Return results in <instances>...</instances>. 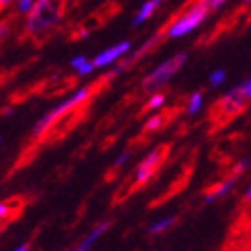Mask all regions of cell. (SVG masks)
Returning a JSON list of instances; mask_svg holds the SVG:
<instances>
[{
    "mask_svg": "<svg viewBox=\"0 0 251 251\" xmlns=\"http://www.w3.org/2000/svg\"><path fill=\"white\" fill-rule=\"evenodd\" d=\"M63 16L61 0H36L32 11L27 15L25 29L31 34L49 31L54 25H58Z\"/></svg>",
    "mask_w": 251,
    "mask_h": 251,
    "instance_id": "cell-1",
    "label": "cell"
},
{
    "mask_svg": "<svg viewBox=\"0 0 251 251\" xmlns=\"http://www.w3.org/2000/svg\"><path fill=\"white\" fill-rule=\"evenodd\" d=\"M187 61V54L185 52H178L176 56L169 58L167 61H163L162 65H158L154 70H152L142 83V88L146 92H154L160 86L167 83L169 79H173L176 74L179 72V68L183 67V63Z\"/></svg>",
    "mask_w": 251,
    "mask_h": 251,
    "instance_id": "cell-2",
    "label": "cell"
},
{
    "mask_svg": "<svg viewBox=\"0 0 251 251\" xmlns=\"http://www.w3.org/2000/svg\"><path fill=\"white\" fill-rule=\"evenodd\" d=\"M206 16H208V11L204 9L203 5H201V4L194 5L192 9L187 11V13H185L183 16H179L178 20H176L173 24V25L169 27L167 36L169 38L185 36V34H188V32H192L194 29H196V27L201 25Z\"/></svg>",
    "mask_w": 251,
    "mask_h": 251,
    "instance_id": "cell-3",
    "label": "cell"
},
{
    "mask_svg": "<svg viewBox=\"0 0 251 251\" xmlns=\"http://www.w3.org/2000/svg\"><path fill=\"white\" fill-rule=\"evenodd\" d=\"M90 95V88H81V90H77L75 94L70 97V99H67V100H63L61 104L58 106V108H54L50 113H47V115L43 117L42 121L38 122L36 124V127L32 129V136H40L42 133H45V131L52 126V122L58 119V117H61V115H65L67 111H70L74 108V106H77V104H81L86 97Z\"/></svg>",
    "mask_w": 251,
    "mask_h": 251,
    "instance_id": "cell-4",
    "label": "cell"
},
{
    "mask_svg": "<svg viewBox=\"0 0 251 251\" xmlns=\"http://www.w3.org/2000/svg\"><path fill=\"white\" fill-rule=\"evenodd\" d=\"M162 158H163V147H158V149L149 152V154L142 160L138 169H136V183H146L147 179L154 174L156 167L160 165V162H162Z\"/></svg>",
    "mask_w": 251,
    "mask_h": 251,
    "instance_id": "cell-5",
    "label": "cell"
},
{
    "mask_svg": "<svg viewBox=\"0 0 251 251\" xmlns=\"http://www.w3.org/2000/svg\"><path fill=\"white\" fill-rule=\"evenodd\" d=\"M129 49H131V42L117 43L113 47L106 49V50H102L100 54H97L92 63H94L95 68H104V67H108V65H111V63H115L117 59H121L122 56H126V54L129 52Z\"/></svg>",
    "mask_w": 251,
    "mask_h": 251,
    "instance_id": "cell-6",
    "label": "cell"
},
{
    "mask_svg": "<svg viewBox=\"0 0 251 251\" xmlns=\"http://www.w3.org/2000/svg\"><path fill=\"white\" fill-rule=\"evenodd\" d=\"M248 97L246 95V90H244V84L241 86H235V88H231L228 94L225 95V99H223V111L226 113H239V111L246 106L248 102Z\"/></svg>",
    "mask_w": 251,
    "mask_h": 251,
    "instance_id": "cell-7",
    "label": "cell"
},
{
    "mask_svg": "<svg viewBox=\"0 0 251 251\" xmlns=\"http://www.w3.org/2000/svg\"><path fill=\"white\" fill-rule=\"evenodd\" d=\"M162 2L163 0H147V2H144L142 7L138 9V13H136V16L133 18V25H140L147 18H151V15L158 9V5L162 4Z\"/></svg>",
    "mask_w": 251,
    "mask_h": 251,
    "instance_id": "cell-8",
    "label": "cell"
},
{
    "mask_svg": "<svg viewBox=\"0 0 251 251\" xmlns=\"http://www.w3.org/2000/svg\"><path fill=\"white\" fill-rule=\"evenodd\" d=\"M108 226H110L108 223H102V225L97 226V228H95V230L92 231V233H90L88 237H84V241L81 242V244H79L77 250H75V251H88L90 248H92L95 244V241H97V239H99V237L102 235V233H104L106 230H108Z\"/></svg>",
    "mask_w": 251,
    "mask_h": 251,
    "instance_id": "cell-9",
    "label": "cell"
},
{
    "mask_svg": "<svg viewBox=\"0 0 251 251\" xmlns=\"http://www.w3.org/2000/svg\"><path fill=\"white\" fill-rule=\"evenodd\" d=\"M233 185H235V178H231V179H228V181H225V183L221 185L219 188H215L214 192L212 194H208L206 196V203H212L214 199H217V198H223L225 194H228L233 188Z\"/></svg>",
    "mask_w": 251,
    "mask_h": 251,
    "instance_id": "cell-10",
    "label": "cell"
},
{
    "mask_svg": "<svg viewBox=\"0 0 251 251\" xmlns=\"http://www.w3.org/2000/svg\"><path fill=\"white\" fill-rule=\"evenodd\" d=\"M173 223H174L173 217H163V219L156 221V223H152V225L149 226V233H162V231H165L167 228H171Z\"/></svg>",
    "mask_w": 251,
    "mask_h": 251,
    "instance_id": "cell-11",
    "label": "cell"
},
{
    "mask_svg": "<svg viewBox=\"0 0 251 251\" xmlns=\"http://www.w3.org/2000/svg\"><path fill=\"white\" fill-rule=\"evenodd\" d=\"M203 108V94H192L190 95V100H188V113L190 115H196L199 110Z\"/></svg>",
    "mask_w": 251,
    "mask_h": 251,
    "instance_id": "cell-12",
    "label": "cell"
},
{
    "mask_svg": "<svg viewBox=\"0 0 251 251\" xmlns=\"http://www.w3.org/2000/svg\"><path fill=\"white\" fill-rule=\"evenodd\" d=\"M34 2H36V0H16L15 7L20 15L27 16L32 11V7H34Z\"/></svg>",
    "mask_w": 251,
    "mask_h": 251,
    "instance_id": "cell-13",
    "label": "cell"
},
{
    "mask_svg": "<svg viewBox=\"0 0 251 251\" xmlns=\"http://www.w3.org/2000/svg\"><path fill=\"white\" fill-rule=\"evenodd\" d=\"M226 79V72L225 70H215V72H212V75H210V83H212V86H219L221 83H225Z\"/></svg>",
    "mask_w": 251,
    "mask_h": 251,
    "instance_id": "cell-14",
    "label": "cell"
},
{
    "mask_svg": "<svg viewBox=\"0 0 251 251\" xmlns=\"http://www.w3.org/2000/svg\"><path fill=\"white\" fill-rule=\"evenodd\" d=\"M226 0H201V2H199V4L203 5L204 9L208 11H214V9H217V7H221V5L225 4Z\"/></svg>",
    "mask_w": 251,
    "mask_h": 251,
    "instance_id": "cell-15",
    "label": "cell"
},
{
    "mask_svg": "<svg viewBox=\"0 0 251 251\" xmlns=\"http://www.w3.org/2000/svg\"><path fill=\"white\" fill-rule=\"evenodd\" d=\"M163 100H165V97H163L162 94H154L151 97V100H149L147 108H149V110H156V108H160V106L163 104Z\"/></svg>",
    "mask_w": 251,
    "mask_h": 251,
    "instance_id": "cell-16",
    "label": "cell"
},
{
    "mask_svg": "<svg viewBox=\"0 0 251 251\" xmlns=\"http://www.w3.org/2000/svg\"><path fill=\"white\" fill-rule=\"evenodd\" d=\"M162 122H163V117H162V115H154L152 119H149V121H147L146 129H147V131H154V129H158Z\"/></svg>",
    "mask_w": 251,
    "mask_h": 251,
    "instance_id": "cell-17",
    "label": "cell"
},
{
    "mask_svg": "<svg viewBox=\"0 0 251 251\" xmlns=\"http://www.w3.org/2000/svg\"><path fill=\"white\" fill-rule=\"evenodd\" d=\"M94 63L90 61V59H86V61L83 63V65H81V67L77 68V70H75V72L79 74V75H88V74H92L94 72Z\"/></svg>",
    "mask_w": 251,
    "mask_h": 251,
    "instance_id": "cell-18",
    "label": "cell"
},
{
    "mask_svg": "<svg viewBox=\"0 0 251 251\" xmlns=\"http://www.w3.org/2000/svg\"><path fill=\"white\" fill-rule=\"evenodd\" d=\"M86 56H84V54H79V56H75V58H72V61H70V67L74 68V70H77L79 67H81V65H83L84 61H86Z\"/></svg>",
    "mask_w": 251,
    "mask_h": 251,
    "instance_id": "cell-19",
    "label": "cell"
},
{
    "mask_svg": "<svg viewBox=\"0 0 251 251\" xmlns=\"http://www.w3.org/2000/svg\"><path fill=\"white\" fill-rule=\"evenodd\" d=\"M7 34H9V24H5V22H0V40H4Z\"/></svg>",
    "mask_w": 251,
    "mask_h": 251,
    "instance_id": "cell-20",
    "label": "cell"
},
{
    "mask_svg": "<svg viewBox=\"0 0 251 251\" xmlns=\"http://www.w3.org/2000/svg\"><path fill=\"white\" fill-rule=\"evenodd\" d=\"M15 2H16V0H0V11L7 9V7H9V5H13Z\"/></svg>",
    "mask_w": 251,
    "mask_h": 251,
    "instance_id": "cell-21",
    "label": "cell"
},
{
    "mask_svg": "<svg viewBox=\"0 0 251 251\" xmlns=\"http://www.w3.org/2000/svg\"><path fill=\"white\" fill-rule=\"evenodd\" d=\"M127 156H129V152H122L121 156L117 158V162H115V165H122V163L126 162V160H127Z\"/></svg>",
    "mask_w": 251,
    "mask_h": 251,
    "instance_id": "cell-22",
    "label": "cell"
},
{
    "mask_svg": "<svg viewBox=\"0 0 251 251\" xmlns=\"http://www.w3.org/2000/svg\"><path fill=\"white\" fill-rule=\"evenodd\" d=\"M244 90H246V95H248V97H251V77H250V81H248V83L244 84Z\"/></svg>",
    "mask_w": 251,
    "mask_h": 251,
    "instance_id": "cell-23",
    "label": "cell"
},
{
    "mask_svg": "<svg viewBox=\"0 0 251 251\" xmlns=\"http://www.w3.org/2000/svg\"><path fill=\"white\" fill-rule=\"evenodd\" d=\"M7 214V206H5L4 203H0V217H2V215H5Z\"/></svg>",
    "mask_w": 251,
    "mask_h": 251,
    "instance_id": "cell-24",
    "label": "cell"
},
{
    "mask_svg": "<svg viewBox=\"0 0 251 251\" xmlns=\"http://www.w3.org/2000/svg\"><path fill=\"white\" fill-rule=\"evenodd\" d=\"M246 201H248V203H251V185L248 187V190H246Z\"/></svg>",
    "mask_w": 251,
    "mask_h": 251,
    "instance_id": "cell-25",
    "label": "cell"
},
{
    "mask_svg": "<svg viewBox=\"0 0 251 251\" xmlns=\"http://www.w3.org/2000/svg\"><path fill=\"white\" fill-rule=\"evenodd\" d=\"M15 251H27V244H22V246H18Z\"/></svg>",
    "mask_w": 251,
    "mask_h": 251,
    "instance_id": "cell-26",
    "label": "cell"
},
{
    "mask_svg": "<svg viewBox=\"0 0 251 251\" xmlns=\"http://www.w3.org/2000/svg\"><path fill=\"white\" fill-rule=\"evenodd\" d=\"M244 2H251V0H244Z\"/></svg>",
    "mask_w": 251,
    "mask_h": 251,
    "instance_id": "cell-27",
    "label": "cell"
},
{
    "mask_svg": "<svg viewBox=\"0 0 251 251\" xmlns=\"http://www.w3.org/2000/svg\"><path fill=\"white\" fill-rule=\"evenodd\" d=\"M0 144H2V138H0Z\"/></svg>",
    "mask_w": 251,
    "mask_h": 251,
    "instance_id": "cell-28",
    "label": "cell"
}]
</instances>
